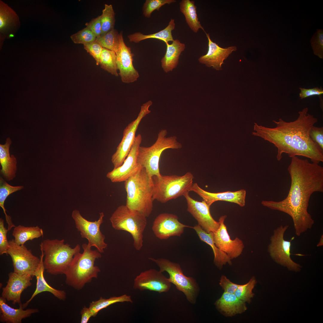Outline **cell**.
Here are the masks:
<instances>
[{"mask_svg": "<svg viewBox=\"0 0 323 323\" xmlns=\"http://www.w3.org/2000/svg\"><path fill=\"white\" fill-rule=\"evenodd\" d=\"M11 143L10 138H7L5 144L0 145L1 174L8 181L15 177L17 169L16 159L13 155L10 156V154L9 147Z\"/></svg>", "mask_w": 323, "mask_h": 323, "instance_id": "obj_27", "label": "cell"}, {"mask_svg": "<svg viewBox=\"0 0 323 323\" xmlns=\"http://www.w3.org/2000/svg\"><path fill=\"white\" fill-rule=\"evenodd\" d=\"M186 227H191L180 222L174 214L163 213L155 219L152 229L155 236L161 240H166L172 236L180 237Z\"/></svg>", "mask_w": 323, "mask_h": 323, "instance_id": "obj_15", "label": "cell"}, {"mask_svg": "<svg viewBox=\"0 0 323 323\" xmlns=\"http://www.w3.org/2000/svg\"><path fill=\"white\" fill-rule=\"evenodd\" d=\"M120 45L116 53V63L122 81L125 83L136 81L139 75L133 64V54L124 41L122 32L119 33Z\"/></svg>", "mask_w": 323, "mask_h": 323, "instance_id": "obj_18", "label": "cell"}, {"mask_svg": "<svg viewBox=\"0 0 323 323\" xmlns=\"http://www.w3.org/2000/svg\"><path fill=\"white\" fill-rule=\"evenodd\" d=\"M86 27L91 31L96 36H100L102 33V26L100 15L92 19L89 22L85 24Z\"/></svg>", "mask_w": 323, "mask_h": 323, "instance_id": "obj_46", "label": "cell"}, {"mask_svg": "<svg viewBox=\"0 0 323 323\" xmlns=\"http://www.w3.org/2000/svg\"><path fill=\"white\" fill-rule=\"evenodd\" d=\"M323 246V235L322 234L319 239V242L317 245V247L322 246Z\"/></svg>", "mask_w": 323, "mask_h": 323, "instance_id": "obj_49", "label": "cell"}, {"mask_svg": "<svg viewBox=\"0 0 323 323\" xmlns=\"http://www.w3.org/2000/svg\"><path fill=\"white\" fill-rule=\"evenodd\" d=\"M162 273L154 269L141 272L134 279L133 288L159 293L168 292L170 288L171 283Z\"/></svg>", "mask_w": 323, "mask_h": 323, "instance_id": "obj_16", "label": "cell"}, {"mask_svg": "<svg viewBox=\"0 0 323 323\" xmlns=\"http://www.w3.org/2000/svg\"><path fill=\"white\" fill-rule=\"evenodd\" d=\"M226 217V215H223L220 218V226L216 231L213 232V237L216 246L231 260L241 254L244 245L242 241L238 237L233 240L231 239L224 223Z\"/></svg>", "mask_w": 323, "mask_h": 323, "instance_id": "obj_19", "label": "cell"}, {"mask_svg": "<svg viewBox=\"0 0 323 323\" xmlns=\"http://www.w3.org/2000/svg\"><path fill=\"white\" fill-rule=\"evenodd\" d=\"M80 314L81 315V323H87L90 318L92 317L89 307H87L85 306L82 309Z\"/></svg>", "mask_w": 323, "mask_h": 323, "instance_id": "obj_48", "label": "cell"}, {"mask_svg": "<svg viewBox=\"0 0 323 323\" xmlns=\"http://www.w3.org/2000/svg\"><path fill=\"white\" fill-rule=\"evenodd\" d=\"M287 170L291 185L286 197L279 201L263 200L261 203L290 216L295 233L299 236L311 229L314 224L308 211L309 202L313 193L323 192V167L319 164L295 156L291 158Z\"/></svg>", "mask_w": 323, "mask_h": 323, "instance_id": "obj_1", "label": "cell"}, {"mask_svg": "<svg viewBox=\"0 0 323 323\" xmlns=\"http://www.w3.org/2000/svg\"><path fill=\"white\" fill-rule=\"evenodd\" d=\"M256 283L255 278L252 277L246 284L240 285L234 294L241 300L245 302L250 303L251 298L254 295L252 290Z\"/></svg>", "mask_w": 323, "mask_h": 323, "instance_id": "obj_38", "label": "cell"}, {"mask_svg": "<svg viewBox=\"0 0 323 323\" xmlns=\"http://www.w3.org/2000/svg\"><path fill=\"white\" fill-rule=\"evenodd\" d=\"M142 141L140 134L135 136L130 151L122 164L114 168L106 174V177L113 182H125L141 167L137 162L138 148Z\"/></svg>", "mask_w": 323, "mask_h": 323, "instance_id": "obj_14", "label": "cell"}, {"mask_svg": "<svg viewBox=\"0 0 323 323\" xmlns=\"http://www.w3.org/2000/svg\"><path fill=\"white\" fill-rule=\"evenodd\" d=\"M43 234L42 229L37 226L26 227L19 225L14 227L12 233L15 242L19 245H24L27 241L38 238Z\"/></svg>", "mask_w": 323, "mask_h": 323, "instance_id": "obj_32", "label": "cell"}, {"mask_svg": "<svg viewBox=\"0 0 323 323\" xmlns=\"http://www.w3.org/2000/svg\"><path fill=\"white\" fill-rule=\"evenodd\" d=\"M100 16L102 26L101 35H103L114 28L115 13L112 5L105 4Z\"/></svg>", "mask_w": 323, "mask_h": 323, "instance_id": "obj_37", "label": "cell"}, {"mask_svg": "<svg viewBox=\"0 0 323 323\" xmlns=\"http://www.w3.org/2000/svg\"><path fill=\"white\" fill-rule=\"evenodd\" d=\"M306 107L298 112L295 121L286 122L280 118L273 120L276 125L269 128L255 123L252 134L272 144L277 149L276 158L280 161L283 153L290 158L301 156L310 159L312 162L319 164L323 162V150L311 139L310 135L311 128L318 121L313 115L308 113Z\"/></svg>", "mask_w": 323, "mask_h": 323, "instance_id": "obj_2", "label": "cell"}, {"mask_svg": "<svg viewBox=\"0 0 323 323\" xmlns=\"http://www.w3.org/2000/svg\"><path fill=\"white\" fill-rule=\"evenodd\" d=\"M64 241L63 239H47L40 245V250L44 254L45 269L51 275L64 274L75 254L80 252L79 244L72 248Z\"/></svg>", "mask_w": 323, "mask_h": 323, "instance_id": "obj_5", "label": "cell"}, {"mask_svg": "<svg viewBox=\"0 0 323 323\" xmlns=\"http://www.w3.org/2000/svg\"><path fill=\"white\" fill-rule=\"evenodd\" d=\"M289 226L288 225H281L274 230L268 250L271 258L276 262L289 270L298 271L300 269L301 266L291 258V241L294 237L290 241L284 238V234Z\"/></svg>", "mask_w": 323, "mask_h": 323, "instance_id": "obj_10", "label": "cell"}, {"mask_svg": "<svg viewBox=\"0 0 323 323\" xmlns=\"http://www.w3.org/2000/svg\"><path fill=\"white\" fill-rule=\"evenodd\" d=\"M14 36V35L13 34H10L9 35L8 38H11L13 37Z\"/></svg>", "mask_w": 323, "mask_h": 323, "instance_id": "obj_50", "label": "cell"}, {"mask_svg": "<svg viewBox=\"0 0 323 323\" xmlns=\"http://www.w3.org/2000/svg\"><path fill=\"white\" fill-rule=\"evenodd\" d=\"M84 49L95 59L97 65L99 64L103 48L95 41L83 45Z\"/></svg>", "mask_w": 323, "mask_h": 323, "instance_id": "obj_42", "label": "cell"}, {"mask_svg": "<svg viewBox=\"0 0 323 323\" xmlns=\"http://www.w3.org/2000/svg\"><path fill=\"white\" fill-rule=\"evenodd\" d=\"M127 193L126 205L147 217L153 208V184L152 178L142 167L124 182Z\"/></svg>", "mask_w": 323, "mask_h": 323, "instance_id": "obj_3", "label": "cell"}, {"mask_svg": "<svg viewBox=\"0 0 323 323\" xmlns=\"http://www.w3.org/2000/svg\"><path fill=\"white\" fill-rule=\"evenodd\" d=\"M194 176L190 172L181 176L176 175L154 176L153 199L162 203L183 196L193 184Z\"/></svg>", "mask_w": 323, "mask_h": 323, "instance_id": "obj_8", "label": "cell"}, {"mask_svg": "<svg viewBox=\"0 0 323 323\" xmlns=\"http://www.w3.org/2000/svg\"><path fill=\"white\" fill-rule=\"evenodd\" d=\"M0 40L8 38L15 33L19 28L20 23L15 11L2 1H0Z\"/></svg>", "mask_w": 323, "mask_h": 323, "instance_id": "obj_25", "label": "cell"}, {"mask_svg": "<svg viewBox=\"0 0 323 323\" xmlns=\"http://www.w3.org/2000/svg\"><path fill=\"white\" fill-rule=\"evenodd\" d=\"M149 259L158 265L161 272H166L168 273L169 278H168L170 282L184 293L190 303L192 304L196 303L199 290L198 284L194 278L183 274L179 264L165 258Z\"/></svg>", "mask_w": 323, "mask_h": 323, "instance_id": "obj_9", "label": "cell"}, {"mask_svg": "<svg viewBox=\"0 0 323 323\" xmlns=\"http://www.w3.org/2000/svg\"><path fill=\"white\" fill-rule=\"evenodd\" d=\"M176 1L175 0H146L143 7V14L145 17L149 18L154 10H159L165 4H169Z\"/></svg>", "mask_w": 323, "mask_h": 323, "instance_id": "obj_40", "label": "cell"}, {"mask_svg": "<svg viewBox=\"0 0 323 323\" xmlns=\"http://www.w3.org/2000/svg\"><path fill=\"white\" fill-rule=\"evenodd\" d=\"M95 41L102 48L113 51L116 53L120 45L119 34L114 28L97 37Z\"/></svg>", "mask_w": 323, "mask_h": 323, "instance_id": "obj_34", "label": "cell"}, {"mask_svg": "<svg viewBox=\"0 0 323 323\" xmlns=\"http://www.w3.org/2000/svg\"><path fill=\"white\" fill-rule=\"evenodd\" d=\"M99 64L102 69L113 75L118 76L116 55L114 51L103 48Z\"/></svg>", "mask_w": 323, "mask_h": 323, "instance_id": "obj_35", "label": "cell"}, {"mask_svg": "<svg viewBox=\"0 0 323 323\" xmlns=\"http://www.w3.org/2000/svg\"><path fill=\"white\" fill-rule=\"evenodd\" d=\"M6 300L0 297V321L6 323H21L23 319L30 316L32 314L37 313V308H29L24 310L23 304L19 305V308H14L7 304Z\"/></svg>", "mask_w": 323, "mask_h": 323, "instance_id": "obj_24", "label": "cell"}, {"mask_svg": "<svg viewBox=\"0 0 323 323\" xmlns=\"http://www.w3.org/2000/svg\"><path fill=\"white\" fill-rule=\"evenodd\" d=\"M166 53L161 60V66L166 73L172 71L177 65L179 56L185 48V44L181 43L178 39L174 40L172 43H166Z\"/></svg>", "mask_w": 323, "mask_h": 323, "instance_id": "obj_29", "label": "cell"}, {"mask_svg": "<svg viewBox=\"0 0 323 323\" xmlns=\"http://www.w3.org/2000/svg\"><path fill=\"white\" fill-rule=\"evenodd\" d=\"M104 214L99 213L98 219L94 221L88 220L81 214L80 211L75 209L72 213V217L74 220L76 227L80 232L81 237L88 241V244L91 247H95L100 253L104 252L107 247V244L105 241V235L101 231L100 227L103 222Z\"/></svg>", "mask_w": 323, "mask_h": 323, "instance_id": "obj_11", "label": "cell"}, {"mask_svg": "<svg viewBox=\"0 0 323 323\" xmlns=\"http://www.w3.org/2000/svg\"><path fill=\"white\" fill-rule=\"evenodd\" d=\"M310 135L313 141L323 150V127L313 126L310 130Z\"/></svg>", "mask_w": 323, "mask_h": 323, "instance_id": "obj_44", "label": "cell"}, {"mask_svg": "<svg viewBox=\"0 0 323 323\" xmlns=\"http://www.w3.org/2000/svg\"><path fill=\"white\" fill-rule=\"evenodd\" d=\"M310 42L314 54L323 58V32L322 30L318 29L312 38Z\"/></svg>", "mask_w": 323, "mask_h": 323, "instance_id": "obj_41", "label": "cell"}, {"mask_svg": "<svg viewBox=\"0 0 323 323\" xmlns=\"http://www.w3.org/2000/svg\"><path fill=\"white\" fill-rule=\"evenodd\" d=\"M189 192L184 195L187 204V211L197 221L198 225L207 233L214 232L219 228V221L215 220L212 217L210 207L206 202L195 200L189 195Z\"/></svg>", "mask_w": 323, "mask_h": 323, "instance_id": "obj_17", "label": "cell"}, {"mask_svg": "<svg viewBox=\"0 0 323 323\" xmlns=\"http://www.w3.org/2000/svg\"><path fill=\"white\" fill-rule=\"evenodd\" d=\"M192 228L196 231L200 240L209 245L212 249L214 255V262L218 268L221 269L227 263L231 264V259L227 254L216 246L213 239V232H207L198 225L192 227Z\"/></svg>", "mask_w": 323, "mask_h": 323, "instance_id": "obj_28", "label": "cell"}, {"mask_svg": "<svg viewBox=\"0 0 323 323\" xmlns=\"http://www.w3.org/2000/svg\"><path fill=\"white\" fill-rule=\"evenodd\" d=\"M208 40V50L207 53L201 56L199 61L208 67H213L218 71L222 69V65L226 60L233 51L237 50L235 46H231L223 48L219 46L211 39L209 34L205 32Z\"/></svg>", "mask_w": 323, "mask_h": 323, "instance_id": "obj_22", "label": "cell"}, {"mask_svg": "<svg viewBox=\"0 0 323 323\" xmlns=\"http://www.w3.org/2000/svg\"><path fill=\"white\" fill-rule=\"evenodd\" d=\"M152 104V102L150 100L144 103L141 106L137 118L129 124L124 129L122 139L112 157L111 161L114 168L121 165L128 156L134 141L135 133L139 124L142 119L150 112L149 108Z\"/></svg>", "mask_w": 323, "mask_h": 323, "instance_id": "obj_12", "label": "cell"}, {"mask_svg": "<svg viewBox=\"0 0 323 323\" xmlns=\"http://www.w3.org/2000/svg\"><path fill=\"white\" fill-rule=\"evenodd\" d=\"M219 284L224 292L234 293L240 285L231 282L225 276L221 277Z\"/></svg>", "mask_w": 323, "mask_h": 323, "instance_id": "obj_45", "label": "cell"}, {"mask_svg": "<svg viewBox=\"0 0 323 323\" xmlns=\"http://www.w3.org/2000/svg\"><path fill=\"white\" fill-rule=\"evenodd\" d=\"M215 304L217 310L226 317L242 313L247 309L246 302L239 299L234 293L224 292Z\"/></svg>", "mask_w": 323, "mask_h": 323, "instance_id": "obj_23", "label": "cell"}, {"mask_svg": "<svg viewBox=\"0 0 323 323\" xmlns=\"http://www.w3.org/2000/svg\"><path fill=\"white\" fill-rule=\"evenodd\" d=\"M8 279L6 286L2 288L1 296L7 301H12L13 304L21 303L22 292L32 284L31 281L34 276L31 274L20 275L11 272L8 274Z\"/></svg>", "mask_w": 323, "mask_h": 323, "instance_id": "obj_20", "label": "cell"}, {"mask_svg": "<svg viewBox=\"0 0 323 323\" xmlns=\"http://www.w3.org/2000/svg\"><path fill=\"white\" fill-rule=\"evenodd\" d=\"M70 38L74 43L84 45L95 41L97 37L86 27L72 35Z\"/></svg>", "mask_w": 323, "mask_h": 323, "instance_id": "obj_39", "label": "cell"}, {"mask_svg": "<svg viewBox=\"0 0 323 323\" xmlns=\"http://www.w3.org/2000/svg\"><path fill=\"white\" fill-rule=\"evenodd\" d=\"M41 251V254L40 256L41 261L40 266L34 274L36 279V289L30 299L23 304L24 308L28 306L36 295L43 292H50L60 300H65L66 298V293L65 291L58 290L52 287L48 284L45 280L44 276L45 270L43 262L44 254L42 251Z\"/></svg>", "mask_w": 323, "mask_h": 323, "instance_id": "obj_26", "label": "cell"}, {"mask_svg": "<svg viewBox=\"0 0 323 323\" xmlns=\"http://www.w3.org/2000/svg\"><path fill=\"white\" fill-rule=\"evenodd\" d=\"M23 188L22 186H13L8 184L1 177L0 179V206L2 208L5 215L7 223L8 226H11L13 224L11 217L8 215L4 207L5 200L9 195L13 193L21 190Z\"/></svg>", "mask_w": 323, "mask_h": 323, "instance_id": "obj_36", "label": "cell"}, {"mask_svg": "<svg viewBox=\"0 0 323 323\" xmlns=\"http://www.w3.org/2000/svg\"><path fill=\"white\" fill-rule=\"evenodd\" d=\"M124 302L132 303L131 296L124 294L118 296L112 297L107 299L101 297L98 300L93 301L90 303L89 308L92 316L94 317L102 309L114 304Z\"/></svg>", "mask_w": 323, "mask_h": 323, "instance_id": "obj_33", "label": "cell"}, {"mask_svg": "<svg viewBox=\"0 0 323 323\" xmlns=\"http://www.w3.org/2000/svg\"><path fill=\"white\" fill-rule=\"evenodd\" d=\"M175 26L174 20L171 19L168 25L165 28L158 32L148 35L144 34L140 32H136L128 35L127 37L130 42L135 43L148 39L155 38L162 40L166 43L169 41L173 42L174 40L172 31L174 29Z\"/></svg>", "mask_w": 323, "mask_h": 323, "instance_id": "obj_30", "label": "cell"}, {"mask_svg": "<svg viewBox=\"0 0 323 323\" xmlns=\"http://www.w3.org/2000/svg\"><path fill=\"white\" fill-rule=\"evenodd\" d=\"M147 217L141 212L132 209L126 205L118 207L109 218L112 227L123 230L132 235L133 246L137 250L143 245V233L147 225Z\"/></svg>", "mask_w": 323, "mask_h": 323, "instance_id": "obj_6", "label": "cell"}, {"mask_svg": "<svg viewBox=\"0 0 323 323\" xmlns=\"http://www.w3.org/2000/svg\"><path fill=\"white\" fill-rule=\"evenodd\" d=\"M166 129L161 130L155 142L150 147L139 146L138 150L137 162L145 169L151 177L160 176L159 163L163 152L168 149H179L182 144L177 140L175 136L166 137Z\"/></svg>", "mask_w": 323, "mask_h": 323, "instance_id": "obj_7", "label": "cell"}, {"mask_svg": "<svg viewBox=\"0 0 323 323\" xmlns=\"http://www.w3.org/2000/svg\"><path fill=\"white\" fill-rule=\"evenodd\" d=\"M194 192L203 199L210 206L214 202L218 201L233 202L243 207L245 204L246 191L241 189L235 191H227L222 192L211 193L200 188L196 183H193L190 191Z\"/></svg>", "mask_w": 323, "mask_h": 323, "instance_id": "obj_21", "label": "cell"}, {"mask_svg": "<svg viewBox=\"0 0 323 323\" xmlns=\"http://www.w3.org/2000/svg\"><path fill=\"white\" fill-rule=\"evenodd\" d=\"M299 89L301 91L299 96L301 99L311 96L320 95L323 94V90L321 87H316L309 89L300 87Z\"/></svg>", "mask_w": 323, "mask_h": 323, "instance_id": "obj_47", "label": "cell"}, {"mask_svg": "<svg viewBox=\"0 0 323 323\" xmlns=\"http://www.w3.org/2000/svg\"><path fill=\"white\" fill-rule=\"evenodd\" d=\"M83 251L79 252L73 258L65 271V282L68 285L79 290L93 278H97L100 272V268L95 265L96 259L101 257L97 250H92L88 244L82 245Z\"/></svg>", "mask_w": 323, "mask_h": 323, "instance_id": "obj_4", "label": "cell"}, {"mask_svg": "<svg viewBox=\"0 0 323 323\" xmlns=\"http://www.w3.org/2000/svg\"><path fill=\"white\" fill-rule=\"evenodd\" d=\"M7 254L11 257L14 272L20 275L34 274L38 269L40 258L33 255L24 245H19L14 239L9 241Z\"/></svg>", "mask_w": 323, "mask_h": 323, "instance_id": "obj_13", "label": "cell"}, {"mask_svg": "<svg viewBox=\"0 0 323 323\" xmlns=\"http://www.w3.org/2000/svg\"><path fill=\"white\" fill-rule=\"evenodd\" d=\"M8 229L4 227V221L0 219V255L7 254L9 247V243L7 239V233Z\"/></svg>", "mask_w": 323, "mask_h": 323, "instance_id": "obj_43", "label": "cell"}, {"mask_svg": "<svg viewBox=\"0 0 323 323\" xmlns=\"http://www.w3.org/2000/svg\"><path fill=\"white\" fill-rule=\"evenodd\" d=\"M179 5L180 11L185 16L186 22L191 29L195 33H197L199 29L205 32L199 20L194 1L182 0L179 3Z\"/></svg>", "mask_w": 323, "mask_h": 323, "instance_id": "obj_31", "label": "cell"}]
</instances>
